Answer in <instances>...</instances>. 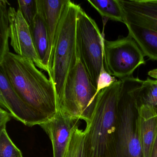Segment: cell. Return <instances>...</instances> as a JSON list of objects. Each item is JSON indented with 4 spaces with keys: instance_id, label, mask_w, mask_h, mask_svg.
<instances>
[{
    "instance_id": "obj_1",
    "label": "cell",
    "mask_w": 157,
    "mask_h": 157,
    "mask_svg": "<svg viewBox=\"0 0 157 157\" xmlns=\"http://www.w3.org/2000/svg\"><path fill=\"white\" fill-rule=\"evenodd\" d=\"M0 69L42 124L55 116L58 105L54 84L33 61L10 52L0 61Z\"/></svg>"
},
{
    "instance_id": "obj_2",
    "label": "cell",
    "mask_w": 157,
    "mask_h": 157,
    "mask_svg": "<svg viewBox=\"0 0 157 157\" xmlns=\"http://www.w3.org/2000/svg\"><path fill=\"white\" fill-rule=\"evenodd\" d=\"M121 83V80H118L98 94L93 114L83 131V157H115Z\"/></svg>"
},
{
    "instance_id": "obj_3",
    "label": "cell",
    "mask_w": 157,
    "mask_h": 157,
    "mask_svg": "<svg viewBox=\"0 0 157 157\" xmlns=\"http://www.w3.org/2000/svg\"><path fill=\"white\" fill-rule=\"evenodd\" d=\"M80 7L67 1L55 35L48 73L54 84L57 101L62 95L68 75L79 59L76 29Z\"/></svg>"
},
{
    "instance_id": "obj_4",
    "label": "cell",
    "mask_w": 157,
    "mask_h": 157,
    "mask_svg": "<svg viewBox=\"0 0 157 157\" xmlns=\"http://www.w3.org/2000/svg\"><path fill=\"white\" fill-rule=\"evenodd\" d=\"M121 80V79H120ZM115 136V157H144L139 135L137 91L143 80L133 76L121 79Z\"/></svg>"
},
{
    "instance_id": "obj_5",
    "label": "cell",
    "mask_w": 157,
    "mask_h": 157,
    "mask_svg": "<svg viewBox=\"0 0 157 157\" xmlns=\"http://www.w3.org/2000/svg\"><path fill=\"white\" fill-rule=\"evenodd\" d=\"M130 35L149 59L157 60V0H118Z\"/></svg>"
},
{
    "instance_id": "obj_6",
    "label": "cell",
    "mask_w": 157,
    "mask_h": 157,
    "mask_svg": "<svg viewBox=\"0 0 157 157\" xmlns=\"http://www.w3.org/2000/svg\"><path fill=\"white\" fill-rule=\"evenodd\" d=\"M97 96V88L79 59L67 77L62 95L57 101L58 110L88 124L93 114Z\"/></svg>"
},
{
    "instance_id": "obj_7",
    "label": "cell",
    "mask_w": 157,
    "mask_h": 157,
    "mask_svg": "<svg viewBox=\"0 0 157 157\" xmlns=\"http://www.w3.org/2000/svg\"><path fill=\"white\" fill-rule=\"evenodd\" d=\"M76 40L79 59L97 88L104 66V41L95 21L80 7L77 15Z\"/></svg>"
},
{
    "instance_id": "obj_8",
    "label": "cell",
    "mask_w": 157,
    "mask_h": 157,
    "mask_svg": "<svg viewBox=\"0 0 157 157\" xmlns=\"http://www.w3.org/2000/svg\"><path fill=\"white\" fill-rule=\"evenodd\" d=\"M104 66L110 75L119 79L132 77L135 70L145 64L144 55L128 34L115 41H104Z\"/></svg>"
},
{
    "instance_id": "obj_9",
    "label": "cell",
    "mask_w": 157,
    "mask_h": 157,
    "mask_svg": "<svg viewBox=\"0 0 157 157\" xmlns=\"http://www.w3.org/2000/svg\"><path fill=\"white\" fill-rule=\"evenodd\" d=\"M8 14L10 44L15 54L32 60L37 67L46 71L35 47L30 26L20 10L9 7Z\"/></svg>"
},
{
    "instance_id": "obj_10",
    "label": "cell",
    "mask_w": 157,
    "mask_h": 157,
    "mask_svg": "<svg viewBox=\"0 0 157 157\" xmlns=\"http://www.w3.org/2000/svg\"><path fill=\"white\" fill-rule=\"evenodd\" d=\"M79 120L58 110L54 117L39 125L51 140L53 157H65L72 134L79 126Z\"/></svg>"
},
{
    "instance_id": "obj_11",
    "label": "cell",
    "mask_w": 157,
    "mask_h": 157,
    "mask_svg": "<svg viewBox=\"0 0 157 157\" xmlns=\"http://www.w3.org/2000/svg\"><path fill=\"white\" fill-rule=\"evenodd\" d=\"M0 105L12 117L30 127L42 124L33 109L17 94L0 69Z\"/></svg>"
},
{
    "instance_id": "obj_12",
    "label": "cell",
    "mask_w": 157,
    "mask_h": 157,
    "mask_svg": "<svg viewBox=\"0 0 157 157\" xmlns=\"http://www.w3.org/2000/svg\"><path fill=\"white\" fill-rule=\"evenodd\" d=\"M139 135L144 157H150L157 133V114L151 107L139 108Z\"/></svg>"
},
{
    "instance_id": "obj_13",
    "label": "cell",
    "mask_w": 157,
    "mask_h": 157,
    "mask_svg": "<svg viewBox=\"0 0 157 157\" xmlns=\"http://www.w3.org/2000/svg\"><path fill=\"white\" fill-rule=\"evenodd\" d=\"M67 1V0H37L38 9L42 13L44 20L49 39L48 65L56 32Z\"/></svg>"
},
{
    "instance_id": "obj_14",
    "label": "cell",
    "mask_w": 157,
    "mask_h": 157,
    "mask_svg": "<svg viewBox=\"0 0 157 157\" xmlns=\"http://www.w3.org/2000/svg\"><path fill=\"white\" fill-rule=\"evenodd\" d=\"M38 13L33 24L30 26V29L38 56L45 67L48 73L49 60V39L44 20L38 7Z\"/></svg>"
},
{
    "instance_id": "obj_15",
    "label": "cell",
    "mask_w": 157,
    "mask_h": 157,
    "mask_svg": "<svg viewBox=\"0 0 157 157\" xmlns=\"http://www.w3.org/2000/svg\"><path fill=\"white\" fill-rule=\"evenodd\" d=\"M138 106L143 105L151 107L157 114V80L147 78L143 81L136 94Z\"/></svg>"
},
{
    "instance_id": "obj_16",
    "label": "cell",
    "mask_w": 157,
    "mask_h": 157,
    "mask_svg": "<svg viewBox=\"0 0 157 157\" xmlns=\"http://www.w3.org/2000/svg\"><path fill=\"white\" fill-rule=\"evenodd\" d=\"M103 19L123 23V15L118 0H88Z\"/></svg>"
},
{
    "instance_id": "obj_17",
    "label": "cell",
    "mask_w": 157,
    "mask_h": 157,
    "mask_svg": "<svg viewBox=\"0 0 157 157\" xmlns=\"http://www.w3.org/2000/svg\"><path fill=\"white\" fill-rule=\"evenodd\" d=\"M9 2L6 0L0 1V61L4 56L10 53L9 40L10 28L8 6Z\"/></svg>"
},
{
    "instance_id": "obj_18",
    "label": "cell",
    "mask_w": 157,
    "mask_h": 157,
    "mask_svg": "<svg viewBox=\"0 0 157 157\" xmlns=\"http://www.w3.org/2000/svg\"><path fill=\"white\" fill-rule=\"evenodd\" d=\"M0 157H23L21 151L9 136L6 128L0 129Z\"/></svg>"
},
{
    "instance_id": "obj_19",
    "label": "cell",
    "mask_w": 157,
    "mask_h": 157,
    "mask_svg": "<svg viewBox=\"0 0 157 157\" xmlns=\"http://www.w3.org/2000/svg\"><path fill=\"white\" fill-rule=\"evenodd\" d=\"M84 132L76 128L71 136L65 157H83Z\"/></svg>"
},
{
    "instance_id": "obj_20",
    "label": "cell",
    "mask_w": 157,
    "mask_h": 157,
    "mask_svg": "<svg viewBox=\"0 0 157 157\" xmlns=\"http://www.w3.org/2000/svg\"><path fill=\"white\" fill-rule=\"evenodd\" d=\"M19 9L29 26L32 25L38 13L37 0H19Z\"/></svg>"
},
{
    "instance_id": "obj_21",
    "label": "cell",
    "mask_w": 157,
    "mask_h": 157,
    "mask_svg": "<svg viewBox=\"0 0 157 157\" xmlns=\"http://www.w3.org/2000/svg\"><path fill=\"white\" fill-rule=\"evenodd\" d=\"M118 80L115 77L110 75L104 68L101 71L98 79L97 86V94L103 89L110 87Z\"/></svg>"
},
{
    "instance_id": "obj_22",
    "label": "cell",
    "mask_w": 157,
    "mask_h": 157,
    "mask_svg": "<svg viewBox=\"0 0 157 157\" xmlns=\"http://www.w3.org/2000/svg\"><path fill=\"white\" fill-rule=\"evenodd\" d=\"M12 117L9 112L3 109L2 107L0 108V129L6 128L7 123L11 120Z\"/></svg>"
},
{
    "instance_id": "obj_23",
    "label": "cell",
    "mask_w": 157,
    "mask_h": 157,
    "mask_svg": "<svg viewBox=\"0 0 157 157\" xmlns=\"http://www.w3.org/2000/svg\"><path fill=\"white\" fill-rule=\"evenodd\" d=\"M150 157H157V133L154 144L151 149Z\"/></svg>"
}]
</instances>
